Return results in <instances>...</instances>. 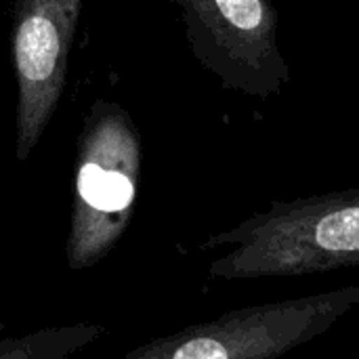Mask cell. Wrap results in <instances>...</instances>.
<instances>
[{"label": "cell", "mask_w": 359, "mask_h": 359, "mask_svg": "<svg viewBox=\"0 0 359 359\" xmlns=\"http://www.w3.org/2000/svg\"><path fill=\"white\" fill-rule=\"evenodd\" d=\"M229 246L210 263L217 280L301 278L359 265V187L276 200L202 248Z\"/></svg>", "instance_id": "cell-1"}, {"label": "cell", "mask_w": 359, "mask_h": 359, "mask_svg": "<svg viewBox=\"0 0 359 359\" xmlns=\"http://www.w3.org/2000/svg\"><path fill=\"white\" fill-rule=\"evenodd\" d=\"M65 261L74 271L103 261L124 236L137 202L141 139L128 111L95 101L78 135Z\"/></svg>", "instance_id": "cell-2"}, {"label": "cell", "mask_w": 359, "mask_h": 359, "mask_svg": "<svg viewBox=\"0 0 359 359\" xmlns=\"http://www.w3.org/2000/svg\"><path fill=\"white\" fill-rule=\"evenodd\" d=\"M359 305V284L231 309L128 351L126 359H276L328 332Z\"/></svg>", "instance_id": "cell-3"}, {"label": "cell", "mask_w": 359, "mask_h": 359, "mask_svg": "<svg viewBox=\"0 0 359 359\" xmlns=\"http://www.w3.org/2000/svg\"><path fill=\"white\" fill-rule=\"evenodd\" d=\"M194 59L223 90L269 99L292 82L280 48V15L271 0H170Z\"/></svg>", "instance_id": "cell-4"}, {"label": "cell", "mask_w": 359, "mask_h": 359, "mask_svg": "<svg viewBox=\"0 0 359 359\" xmlns=\"http://www.w3.org/2000/svg\"><path fill=\"white\" fill-rule=\"evenodd\" d=\"M84 0H13L15 158L27 160L48 128L67 82L69 50Z\"/></svg>", "instance_id": "cell-5"}, {"label": "cell", "mask_w": 359, "mask_h": 359, "mask_svg": "<svg viewBox=\"0 0 359 359\" xmlns=\"http://www.w3.org/2000/svg\"><path fill=\"white\" fill-rule=\"evenodd\" d=\"M103 334L101 326L76 324L46 328L23 339L0 341V359H61L95 343Z\"/></svg>", "instance_id": "cell-6"}]
</instances>
